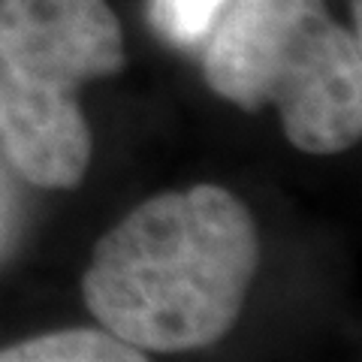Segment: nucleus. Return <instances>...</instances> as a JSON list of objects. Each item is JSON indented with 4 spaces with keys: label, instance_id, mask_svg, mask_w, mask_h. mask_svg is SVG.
<instances>
[{
    "label": "nucleus",
    "instance_id": "obj_1",
    "mask_svg": "<svg viewBox=\"0 0 362 362\" xmlns=\"http://www.w3.org/2000/svg\"><path fill=\"white\" fill-rule=\"evenodd\" d=\"M259 266L257 223L218 185L157 194L97 242L82 278L88 311L136 350L218 344L239 320Z\"/></svg>",
    "mask_w": 362,
    "mask_h": 362
},
{
    "label": "nucleus",
    "instance_id": "obj_2",
    "mask_svg": "<svg viewBox=\"0 0 362 362\" xmlns=\"http://www.w3.org/2000/svg\"><path fill=\"white\" fill-rule=\"evenodd\" d=\"M202 76L245 112L275 106L305 154H338L362 136L359 33L323 0H235L211 28Z\"/></svg>",
    "mask_w": 362,
    "mask_h": 362
},
{
    "label": "nucleus",
    "instance_id": "obj_3",
    "mask_svg": "<svg viewBox=\"0 0 362 362\" xmlns=\"http://www.w3.org/2000/svg\"><path fill=\"white\" fill-rule=\"evenodd\" d=\"M124 61L106 0H0V142L21 178L78 187L90 163L78 90Z\"/></svg>",
    "mask_w": 362,
    "mask_h": 362
},
{
    "label": "nucleus",
    "instance_id": "obj_4",
    "mask_svg": "<svg viewBox=\"0 0 362 362\" xmlns=\"http://www.w3.org/2000/svg\"><path fill=\"white\" fill-rule=\"evenodd\" d=\"M0 362H148L106 329H61L0 350Z\"/></svg>",
    "mask_w": 362,
    "mask_h": 362
},
{
    "label": "nucleus",
    "instance_id": "obj_5",
    "mask_svg": "<svg viewBox=\"0 0 362 362\" xmlns=\"http://www.w3.org/2000/svg\"><path fill=\"white\" fill-rule=\"evenodd\" d=\"M226 0H151V25L175 45H194L206 40Z\"/></svg>",
    "mask_w": 362,
    "mask_h": 362
}]
</instances>
